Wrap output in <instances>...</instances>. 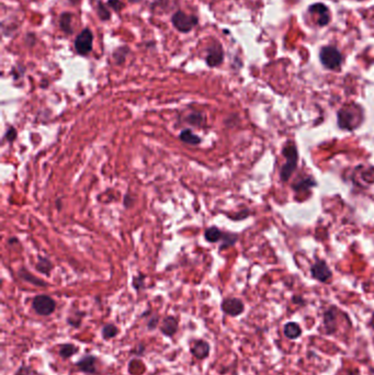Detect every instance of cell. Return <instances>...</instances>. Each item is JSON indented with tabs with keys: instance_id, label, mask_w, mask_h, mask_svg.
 Segmentation results:
<instances>
[{
	"instance_id": "cell-1",
	"label": "cell",
	"mask_w": 374,
	"mask_h": 375,
	"mask_svg": "<svg viewBox=\"0 0 374 375\" xmlns=\"http://www.w3.org/2000/svg\"><path fill=\"white\" fill-rule=\"evenodd\" d=\"M338 125L342 130L352 131L363 121L362 109L359 106L351 105L340 109L338 112Z\"/></svg>"
},
{
	"instance_id": "cell-2",
	"label": "cell",
	"mask_w": 374,
	"mask_h": 375,
	"mask_svg": "<svg viewBox=\"0 0 374 375\" xmlns=\"http://www.w3.org/2000/svg\"><path fill=\"white\" fill-rule=\"evenodd\" d=\"M282 154L286 158V163L282 167L281 173H280V177H281L282 181H287L291 178L294 170L297 169L298 166V148L297 145L292 142L287 143L282 150Z\"/></svg>"
},
{
	"instance_id": "cell-3",
	"label": "cell",
	"mask_w": 374,
	"mask_h": 375,
	"mask_svg": "<svg viewBox=\"0 0 374 375\" xmlns=\"http://www.w3.org/2000/svg\"><path fill=\"white\" fill-rule=\"evenodd\" d=\"M171 23L179 32L189 33L194 27L198 26L199 18L194 14H186L182 10H178L171 17Z\"/></svg>"
},
{
	"instance_id": "cell-4",
	"label": "cell",
	"mask_w": 374,
	"mask_h": 375,
	"mask_svg": "<svg viewBox=\"0 0 374 375\" xmlns=\"http://www.w3.org/2000/svg\"><path fill=\"white\" fill-rule=\"evenodd\" d=\"M319 59L324 67L328 69H338L341 66L342 55L340 51L335 46H324L319 53Z\"/></svg>"
},
{
	"instance_id": "cell-5",
	"label": "cell",
	"mask_w": 374,
	"mask_h": 375,
	"mask_svg": "<svg viewBox=\"0 0 374 375\" xmlns=\"http://www.w3.org/2000/svg\"><path fill=\"white\" fill-rule=\"evenodd\" d=\"M75 50L78 55L86 56L90 54L93 48V33L89 28L84 29L81 32L78 34L74 42Z\"/></svg>"
},
{
	"instance_id": "cell-6",
	"label": "cell",
	"mask_w": 374,
	"mask_h": 375,
	"mask_svg": "<svg viewBox=\"0 0 374 375\" xmlns=\"http://www.w3.org/2000/svg\"><path fill=\"white\" fill-rule=\"evenodd\" d=\"M32 307L37 315L50 316L56 309V302L49 295H37L32 301Z\"/></svg>"
},
{
	"instance_id": "cell-7",
	"label": "cell",
	"mask_w": 374,
	"mask_h": 375,
	"mask_svg": "<svg viewBox=\"0 0 374 375\" xmlns=\"http://www.w3.org/2000/svg\"><path fill=\"white\" fill-rule=\"evenodd\" d=\"M224 60V50L222 48V44L215 41L209 46L206 50L205 62L209 67H217L223 64Z\"/></svg>"
},
{
	"instance_id": "cell-8",
	"label": "cell",
	"mask_w": 374,
	"mask_h": 375,
	"mask_svg": "<svg viewBox=\"0 0 374 375\" xmlns=\"http://www.w3.org/2000/svg\"><path fill=\"white\" fill-rule=\"evenodd\" d=\"M308 12L317 15V25L319 27H325L328 25L330 20V14L328 7L322 3H317L308 7Z\"/></svg>"
},
{
	"instance_id": "cell-9",
	"label": "cell",
	"mask_w": 374,
	"mask_h": 375,
	"mask_svg": "<svg viewBox=\"0 0 374 375\" xmlns=\"http://www.w3.org/2000/svg\"><path fill=\"white\" fill-rule=\"evenodd\" d=\"M221 307L226 315L232 316V317H236V316L240 315L245 309L244 303L241 302L239 299H235V298L224 300Z\"/></svg>"
},
{
	"instance_id": "cell-10",
	"label": "cell",
	"mask_w": 374,
	"mask_h": 375,
	"mask_svg": "<svg viewBox=\"0 0 374 375\" xmlns=\"http://www.w3.org/2000/svg\"><path fill=\"white\" fill-rule=\"evenodd\" d=\"M97 360L98 358L92 355H86L81 357V359L78 360L75 365L78 371H80L85 374H96L97 373Z\"/></svg>"
},
{
	"instance_id": "cell-11",
	"label": "cell",
	"mask_w": 374,
	"mask_h": 375,
	"mask_svg": "<svg viewBox=\"0 0 374 375\" xmlns=\"http://www.w3.org/2000/svg\"><path fill=\"white\" fill-rule=\"evenodd\" d=\"M311 277L314 279L321 281V282H327L331 278V271L328 265L323 260H317L310 268Z\"/></svg>"
},
{
	"instance_id": "cell-12",
	"label": "cell",
	"mask_w": 374,
	"mask_h": 375,
	"mask_svg": "<svg viewBox=\"0 0 374 375\" xmlns=\"http://www.w3.org/2000/svg\"><path fill=\"white\" fill-rule=\"evenodd\" d=\"M210 350H211V347H210L209 342L203 339L194 340L190 346L191 355L198 360H203V359L207 358L210 356Z\"/></svg>"
},
{
	"instance_id": "cell-13",
	"label": "cell",
	"mask_w": 374,
	"mask_h": 375,
	"mask_svg": "<svg viewBox=\"0 0 374 375\" xmlns=\"http://www.w3.org/2000/svg\"><path fill=\"white\" fill-rule=\"evenodd\" d=\"M178 328H179L178 319L174 316H167L162 319V323L159 329L163 336L171 338L177 334Z\"/></svg>"
},
{
	"instance_id": "cell-14",
	"label": "cell",
	"mask_w": 374,
	"mask_h": 375,
	"mask_svg": "<svg viewBox=\"0 0 374 375\" xmlns=\"http://www.w3.org/2000/svg\"><path fill=\"white\" fill-rule=\"evenodd\" d=\"M73 18H74V14L68 11H65L59 15V20H58L59 28L66 34H72L74 32Z\"/></svg>"
},
{
	"instance_id": "cell-15",
	"label": "cell",
	"mask_w": 374,
	"mask_h": 375,
	"mask_svg": "<svg viewBox=\"0 0 374 375\" xmlns=\"http://www.w3.org/2000/svg\"><path fill=\"white\" fill-rule=\"evenodd\" d=\"M19 277H20L23 281H26V282L31 283V284H33V285H36V286L45 287V286H48V285H49L48 283L45 282V281H43V280H41V279H38V278L34 277V276L32 275V273H30V272H29L28 270H26L25 268L20 269V271H19Z\"/></svg>"
},
{
	"instance_id": "cell-16",
	"label": "cell",
	"mask_w": 374,
	"mask_h": 375,
	"mask_svg": "<svg viewBox=\"0 0 374 375\" xmlns=\"http://www.w3.org/2000/svg\"><path fill=\"white\" fill-rule=\"evenodd\" d=\"M316 185V182L313 180V178L306 177L299 179L297 183H293V190L297 192H304L306 190H309L311 186Z\"/></svg>"
},
{
	"instance_id": "cell-17",
	"label": "cell",
	"mask_w": 374,
	"mask_h": 375,
	"mask_svg": "<svg viewBox=\"0 0 374 375\" xmlns=\"http://www.w3.org/2000/svg\"><path fill=\"white\" fill-rule=\"evenodd\" d=\"M119 328L116 325L112 324V323H109V324H106L103 327H102V330H101V336H102V338L105 340H110V339H113L115 338L116 336L119 335Z\"/></svg>"
},
{
	"instance_id": "cell-18",
	"label": "cell",
	"mask_w": 374,
	"mask_h": 375,
	"mask_svg": "<svg viewBox=\"0 0 374 375\" xmlns=\"http://www.w3.org/2000/svg\"><path fill=\"white\" fill-rule=\"evenodd\" d=\"M78 347H76L73 343H64L58 349V355L61 359H69L75 356L78 352Z\"/></svg>"
},
{
	"instance_id": "cell-19",
	"label": "cell",
	"mask_w": 374,
	"mask_h": 375,
	"mask_svg": "<svg viewBox=\"0 0 374 375\" xmlns=\"http://www.w3.org/2000/svg\"><path fill=\"white\" fill-rule=\"evenodd\" d=\"M180 139L182 140V142H184L186 144H190V145H198L201 143V138L198 135L194 134V133L189 129H185V130L181 131Z\"/></svg>"
},
{
	"instance_id": "cell-20",
	"label": "cell",
	"mask_w": 374,
	"mask_h": 375,
	"mask_svg": "<svg viewBox=\"0 0 374 375\" xmlns=\"http://www.w3.org/2000/svg\"><path fill=\"white\" fill-rule=\"evenodd\" d=\"M130 54V48L127 45H123V46H120V48L116 49L114 52H113V59L115 61L116 65H121L123 64L124 61H126L128 55Z\"/></svg>"
},
{
	"instance_id": "cell-21",
	"label": "cell",
	"mask_w": 374,
	"mask_h": 375,
	"mask_svg": "<svg viewBox=\"0 0 374 375\" xmlns=\"http://www.w3.org/2000/svg\"><path fill=\"white\" fill-rule=\"evenodd\" d=\"M302 334L301 328L298 324L295 323H287L284 327V335L286 338L289 339H297Z\"/></svg>"
},
{
	"instance_id": "cell-22",
	"label": "cell",
	"mask_w": 374,
	"mask_h": 375,
	"mask_svg": "<svg viewBox=\"0 0 374 375\" xmlns=\"http://www.w3.org/2000/svg\"><path fill=\"white\" fill-rule=\"evenodd\" d=\"M204 237L209 243H217V241H220L222 239L223 233L221 230L215 227V226H212V227H209L205 231Z\"/></svg>"
},
{
	"instance_id": "cell-23",
	"label": "cell",
	"mask_w": 374,
	"mask_h": 375,
	"mask_svg": "<svg viewBox=\"0 0 374 375\" xmlns=\"http://www.w3.org/2000/svg\"><path fill=\"white\" fill-rule=\"evenodd\" d=\"M52 269H53V264L48 259V258H43V257L38 258L37 263H36V270L38 272L45 276H50Z\"/></svg>"
},
{
	"instance_id": "cell-24",
	"label": "cell",
	"mask_w": 374,
	"mask_h": 375,
	"mask_svg": "<svg viewBox=\"0 0 374 375\" xmlns=\"http://www.w3.org/2000/svg\"><path fill=\"white\" fill-rule=\"evenodd\" d=\"M97 14L99 19L102 21H109L111 19V11L109 10V8L102 2H100V0L97 2Z\"/></svg>"
},
{
	"instance_id": "cell-25",
	"label": "cell",
	"mask_w": 374,
	"mask_h": 375,
	"mask_svg": "<svg viewBox=\"0 0 374 375\" xmlns=\"http://www.w3.org/2000/svg\"><path fill=\"white\" fill-rule=\"evenodd\" d=\"M238 239V236L236 235V234H232V233H225L223 234V237H222V241L223 244L221 246V249H225V248H228L233 245H235V243Z\"/></svg>"
},
{
	"instance_id": "cell-26",
	"label": "cell",
	"mask_w": 374,
	"mask_h": 375,
	"mask_svg": "<svg viewBox=\"0 0 374 375\" xmlns=\"http://www.w3.org/2000/svg\"><path fill=\"white\" fill-rule=\"evenodd\" d=\"M335 319H336V314H335V310L330 309L325 314V326L327 328V331L328 334H331L335 330Z\"/></svg>"
},
{
	"instance_id": "cell-27",
	"label": "cell",
	"mask_w": 374,
	"mask_h": 375,
	"mask_svg": "<svg viewBox=\"0 0 374 375\" xmlns=\"http://www.w3.org/2000/svg\"><path fill=\"white\" fill-rule=\"evenodd\" d=\"M84 316H85L84 312H81V314H80V312H77V314H75V315L68 316V318H67V324L69 326L74 327V328L80 327V325H81V319H82Z\"/></svg>"
},
{
	"instance_id": "cell-28",
	"label": "cell",
	"mask_w": 374,
	"mask_h": 375,
	"mask_svg": "<svg viewBox=\"0 0 374 375\" xmlns=\"http://www.w3.org/2000/svg\"><path fill=\"white\" fill-rule=\"evenodd\" d=\"M107 6L110 7L115 12H120L121 10L124 9V7H126V5H124V3L121 2V0H108Z\"/></svg>"
},
{
	"instance_id": "cell-29",
	"label": "cell",
	"mask_w": 374,
	"mask_h": 375,
	"mask_svg": "<svg viewBox=\"0 0 374 375\" xmlns=\"http://www.w3.org/2000/svg\"><path fill=\"white\" fill-rule=\"evenodd\" d=\"M158 323H159V316L153 315L150 318L149 323H147V329H149V330H155L156 328L158 327Z\"/></svg>"
},
{
	"instance_id": "cell-30",
	"label": "cell",
	"mask_w": 374,
	"mask_h": 375,
	"mask_svg": "<svg viewBox=\"0 0 374 375\" xmlns=\"http://www.w3.org/2000/svg\"><path fill=\"white\" fill-rule=\"evenodd\" d=\"M144 279H145V277L144 276H138V277H135L134 279H133V282H132V284H133V287L135 288V290H141V288H143L144 287V284H145V282H144Z\"/></svg>"
},
{
	"instance_id": "cell-31",
	"label": "cell",
	"mask_w": 374,
	"mask_h": 375,
	"mask_svg": "<svg viewBox=\"0 0 374 375\" xmlns=\"http://www.w3.org/2000/svg\"><path fill=\"white\" fill-rule=\"evenodd\" d=\"M202 120H203V116H202L201 113H192L188 118V122L194 125H200L202 123Z\"/></svg>"
},
{
	"instance_id": "cell-32",
	"label": "cell",
	"mask_w": 374,
	"mask_h": 375,
	"mask_svg": "<svg viewBox=\"0 0 374 375\" xmlns=\"http://www.w3.org/2000/svg\"><path fill=\"white\" fill-rule=\"evenodd\" d=\"M25 42L29 48H32V46H34L36 43V35L34 33H28L25 37Z\"/></svg>"
},
{
	"instance_id": "cell-33",
	"label": "cell",
	"mask_w": 374,
	"mask_h": 375,
	"mask_svg": "<svg viewBox=\"0 0 374 375\" xmlns=\"http://www.w3.org/2000/svg\"><path fill=\"white\" fill-rule=\"evenodd\" d=\"M34 372L33 370L30 368V366H26V365H22L21 368L18 369V371L14 373V375H32Z\"/></svg>"
},
{
	"instance_id": "cell-34",
	"label": "cell",
	"mask_w": 374,
	"mask_h": 375,
	"mask_svg": "<svg viewBox=\"0 0 374 375\" xmlns=\"http://www.w3.org/2000/svg\"><path fill=\"white\" fill-rule=\"evenodd\" d=\"M15 136H17V131H15L14 128H9V130L6 133V138L9 140V142H13Z\"/></svg>"
},
{
	"instance_id": "cell-35",
	"label": "cell",
	"mask_w": 374,
	"mask_h": 375,
	"mask_svg": "<svg viewBox=\"0 0 374 375\" xmlns=\"http://www.w3.org/2000/svg\"><path fill=\"white\" fill-rule=\"evenodd\" d=\"M132 352H133V355H136V356H143L144 352H145L144 343H138V345L136 346V348H134Z\"/></svg>"
},
{
	"instance_id": "cell-36",
	"label": "cell",
	"mask_w": 374,
	"mask_h": 375,
	"mask_svg": "<svg viewBox=\"0 0 374 375\" xmlns=\"http://www.w3.org/2000/svg\"><path fill=\"white\" fill-rule=\"evenodd\" d=\"M129 2H130L131 4H137V3H139V2H142V0H129Z\"/></svg>"
},
{
	"instance_id": "cell-37",
	"label": "cell",
	"mask_w": 374,
	"mask_h": 375,
	"mask_svg": "<svg viewBox=\"0 0 374 375\" xmlns=\"http://www.w3.org/2000/svg\"><path fill=\"white\" fill-rule=\"evenodd\" d=\"M9 243H10V244H13V243H18V240H17V239H15V238H11V239L9 240Z\"/></svg>"
}]
</instances>
